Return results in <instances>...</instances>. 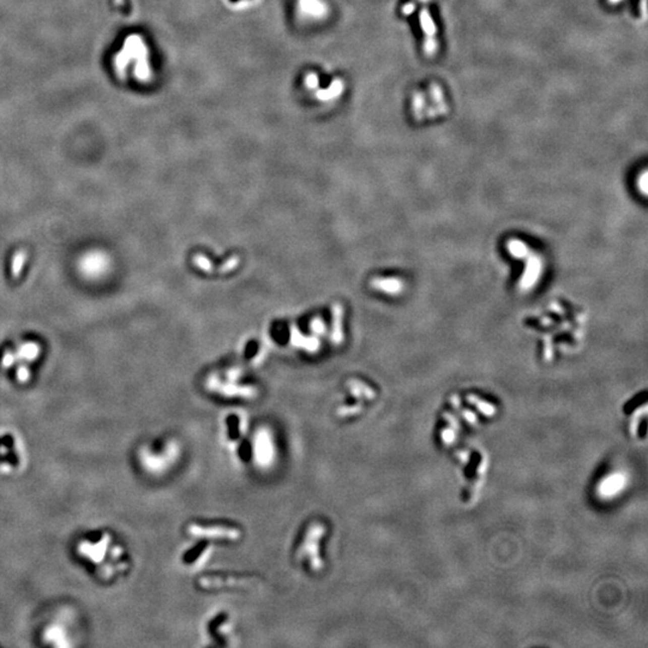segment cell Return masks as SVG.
<instances>
[{
  "label": "cell",
  "mask_w": 648,
  "mask_h": 648,
  "mask_svg": "<svg viewBox=\"0 0 648 648\" xmlns=\"http://www.w3.org/2000/svg\"><path fill=\"white\" fill-rule=\"evenodd\" d=\"M194 262H195V264L197 265V267L200 268V269H202V270H204V271H211V270H213L209 259L205 258L204 256H201V255L195 256Z\"/></svg>",
  "instance_id": "ac0fdd59"
},
{
  "label": "cell",
  "mask_w": 648,
  "mask_h": 648,
  "mask_svg": "<svg viewBox=\"0 0 648 648\" xmlns=\"http://www.w3.org/2000/svg\"><path fill=\"white\" fill-rule=\"evenodd\" d=\"M72 556L97 582L110 584L131 568L130 554L120 537L109 529H89L78 534L71 545Z\"/></svg>",
  "instance_id": "6da1fadb"
},
{
  "label": "cell",
  "mask_w": 648,
  "mask_h": 648,
  "mask_svg": "<svg viewBox=\"0 0 648 648\" xmlns=\"http://www.w3.org/2000/svg\"><path fill=\"white\" fill-rule=\"evenodd\" d=\"M275 445L267 429L258 430L254 439L255 460L259 467H269L275 456Z\"/></svg>",
  "instance_id": "52a82bcc"
},
{
  "label": "cell",
  "mask_w": 648,
  "mask_h": 648,
  "mask_svg": "<svg viewBox=\"0 0 648 648\" xmlns=\"http://www.w3.org/2000/svg\"><path fill=\"white\" fill-rule=\"evenodd\" d=\"M625 486V477L621 473H613L611 476L606 477L605 479L600 483L599 485V494L603 497H613L621 492Z\"/></svg>",
  "instance_id": "30bf717a"
},
{
  "label": "cell",
  "mask_w": 648,
  "mask_h": 648,
  "mask_svg": "<svg viewBox=\"0 0 648 648\" xmlns=\"http://www.w3.org/2000/svg\"><path fill=\"white\" fill-rule=\"evenodd\" d=\"M372 286L385 292H396L400 288V284H397L396 280H375Z\"/></svg>",
  "instance_id": "9a60e30c"
},
{
  "label": "cell",
  "mask_w": 648,
  "mask_h": 648,
  "mask_svg": "<svg viewBox=\"0 0 648 648\" xmlns=\"http://www.w3.org/2000/svg\"><path fill=\"white\" fill-rule=\"evenodd\" d=\"M24 463L22 441L10 432L0 434V472L12 473Z\"/></svg>",
  "instance_id": "5b68a950"
},
{
  "label": "cell",
  "mask_w": 648,
  "mask_h": 648,
  "mask_svg": "<svg viewBox=\"0 0 648 648\" xmlns=\"http://www.w3.org/2000/svg\"><path fill=\"white\" fill-rule=\"evenodd\" d=\"M469 401L472 403L477 404V406H478V408L480 409V412H483L484 414H486V416L491 417V416H494V414L496 413V409L491 406V404H489L488 402H482V401L477 400V397H470Z\"/></svg>",
  "instance_id": "e0dca14e"
},
{
  "label": "cell",
  "mask_w": 648,
  "mask_h": 648,
  "mask_svg": "<svg viewBox=\"0 0 648 648\" xmlns=\"http://www.w3.org/2000/svg\"><path fill=\"white\" fill-rule=\"evenodd\" d=\"M306 84L309 85L310 88H315L317 85V77L315 75H309L306 77Z\"/></svg>",
  "instance_id": "603a6c76"
},
{
  "label": "cell",
  "mask_w": 648,
  "mask_h": 648,
  "mask_svg": "<svg viewBox=\"0 0 648 648\" xmlns=\"http://www.w3.org/2000/svg\"><path fill=\"white\" fill-rule=\"evenodd\" d=\"M325 532L327 528L323 523L312 522L306 529L305 537L298 550L299 557L308 559L310 569L316 573H319L324 568L323 558L321 556V543Z\"/></svg>",
  "instance_id": "277c9868"
},
{
  "label": "cell",
  "mask_w": 648,
  "mask_h": 648,
  "mask_svg": "<svg viewBox=\"0 0 648 648\" xmlns=\"http://www.w3.org/2000/svg\"><path fill=\"white\" fill-rule=\"evenodd\" d=\"M311 329L317 334H323L325 330V325L323 323V321L319 318L315 319V321L311 323Z\"/></svg>",
  "instance_id": "7402d4cb"
},
{
  "label": "cell",
  "mask_w": 648,
  "mask_h": 648,
  "mask_svg": "<svg viewBox=\"0 0 648 648\" xmlns=\"http://www.w3.org/2000/svg\"><path fill=\"white\" fill-rule=\"evenodd\" d=\"M248 583V578L235 576H204L198 580V586L203 590L222 588V587H244Z\"/></svg>",
  "instance_id": "9c48e42d"
},
{
  "label": "cell",
  "mask_w": 648,
  "mask_h": 648,
  "mask_svg": "<svg viewBox=\"0 0 648 648\" xmlns=\"http://www.w3.org/2000/svg\"><path fill=\"white\" fill-rule=\"evenodd\" d=\"M300 9L304 14L312 17H322L327 11L321 0H300Z\"/></svg>",
  "instance_id": "7c38bea8"
},
{
  "label": "cell",
  "mask_w": 648,
  "mask_h": 648,
  "mask_svg": "<svg viewBox=\"0 0 648 648\" xmlns=\"http://www.w3.org/2000/svg\"><path fill=\"white\" fill-rule=\"evenodd\" d=\"M179 448L173 441L145 443L137 448L135 460L137 466L149 476L157 477L166 473L174 464Z\"/></svg>",
  "instance_id": "3957f363"
},
{
  "label": "cell",
  "mask_w": 648,
  "mask_h": 648,
  "mask_svg": "<svg viewBox=\"0 0 648 648\" xmlns=\"http://www.w3.org/2000/svg\"><path fill=\"white\" fill-rule=\"evenodd\" d=\"M341 321H342V306L335 305L334 306V333H333V342L339 344L342 342V327H341Z\"/></svg>",
  "instance_id": "5bb4252c"
},
{
  "label": "cell",
  "mask_w": 648,
  "mask_h": 648,
  "mask_svg": "<svg viewBox=\"0 0 648 648\" xmlns=\"http://www.w3.org/2000/svg\"><path fill=\"white\" fill-rule=\"evenodd\" d=\"M348 387L350 393L357 397H365L368 400H372L376 395L371 388H369L368 385L362 383V382L356 381V379H352V381L348 382Z\"/></svg>",
  "instance_id": "4fadbf2b"
},
{
  "label": "cell",
  "mask_w": 648,
  "mask_h": 648,
  "mask_svg": "<svg viewBox=\"0 0 648 648\" xmlns=\"http://www.w3.org/2000/svg\"><path fill=\"white\" fill-rule=\"evenodd\" d=\"M238 263H239V258L238 257H232L228 262H227L226 265H223L222 268H220V271H221V273H228V271L233 270L234 268L238 267Z\"/></svg>",
  "instance_id": "44dd1931"
},
{
  "label": "cell",
  "mask_w": 648,
  "mask_h": 648,
  "mask_svg": "<svg viewBox=\"0 0 648 648\" xmlns=\"http://www.w3.org/2000/svg\"><path fill=\"white\" fill-rule=\"evenodd\" d=\"M292 343L297 347H303V348L308 349V352L310 353L316 352V349L319 347V342L316 337L308 339V337L303 336L299 333V330L296 329V328H292Z\"/></svg>",
  "instance_id": "8fae6325"
},
{
  "label": "cell",
  "mask_w": 648,
  "mask_h": 648,
  "mask_svg": "<svg viewBox=\"0 0 648 648\" xmlns=\"http://www.w3.org/2000/svg\"><path fill=\"white\" fill-rule=\"evenodd\" d=\"M341 90H342V84H341L339 81H336L333 85H331L329 89L321 91V93L318 94V96L323 100H328V99H331V97H335L336 95H339L341 93Z\"/></svg>",
  "instance_id": "2e32d148"
},
{
  "label": "cell",
  "mask_w": 648,
  "mask_h": 648,
  "mask_svg": "<svg viewBox=\"0 0 648 648\" xmlns=\"http://www.w3.org/2000/svg\"><path fill=\"white\" fill-rule=\"evenodd\" d=\"M463 417H464V419L467 420V422L470 423V424H476V423H477V417L474 416L473 413L468 412V410L463 412Z\"/></svg>",
  "instance_id": "cb8c5ba5"
},
{
  "label": "cell",
  "mask_w": 648,
  "mask_h": 648,
  "mask_svg": "<svg viewBox=\"0 0 648 648\" xmlns=\"http://www.w3.org/2000/svg\"><path fill=\"white\" fill-rule=\"evenodd\" d=\"M362 410V406L357 404V406H352V407H341V408L337 410V414L340 417H348V416H354V414L359 413Z\"/></svg>",
  "instance_id": "d6986e66"
},
{
  "label": "cell",
  "mask_w": 648,
  "mask_h": 648,
  "mask_svg": "<svg viewBox=\"0 0 648 648\" xmlns=\"http://www.w3.org/2000/svg\"><path fill=\"white\" fill-rule=\"evenodd\" d=\"M208 388L209 390L216 391L223 396H239L245 399H252L257 396V390L252 387H240L237 384L222 383L217 377H210L208 379Z\"/></svg>",
  "instance_id": "ba28073f"
},
{
  "label": "cell",
  "mask_w": 648,
  "mask_h": 648,
  "mask_svg": "<svg viewBox=\"0 0 648 648\" xmlns=\"http://www.w3.org/2000/svg\"><path fill=\"white\" fill-rule=\"evenodd\" d=\"M442 441L445 444H451L455 441V432L453 429H444L442 431Z\"/></svg>",
  "instance_id": "ffe728a7"
},
{
  "label": "cell",
  "mask_w": 648,
  "mask_h": 648,
  "mask_svg": "<svg viewBox=\"0 0 648 648\" xmlns=\"http://www.w3.org/2000/svg\"><path fill=\"white\" fill-rule=\"evenodd\" d=\"M189 536L195 537V538H207V539H222L229 540V542H235L242 537V531L237 527L232 526H223V524H214V526H202L198 523L189 524L188 528Z\"/></svg>",
  "instance_id": "8992f818"
},
{
  "label": "cell",
  "mask_w": 648,
  "mask_h": 648,
  "mask_svg": "<svg viewBox=\"0 0 648 648\" xmlns=\"http://www.w3.org/2000/svg\"><path fill=\"white\" fill-rule=\"evenodd\" d=\"M82 629L80 622L74 618L70 611L49 613L41 622L37 631L39 640L46 646H74L80 641Z\"/></svg>",
  "instance_id": "7a4b0ae2"
}]
</instances>
